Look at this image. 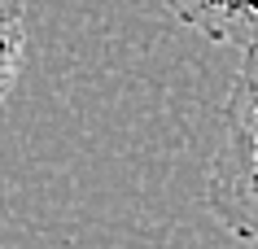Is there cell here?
I'll return each instance as SVG.
<instances>
[{
	"label": "cell",
	"mask_w": 258,
	"mask_h": 249,
	"mask_svg": "<svg viewBox=\"0 0 258 249\" xmlns=\"http://www.w3.org/2000/svg\"><path fill=\"white\" fill-rule=\"evenodd\" d=\"M206 210L232 236L258 245V140L236 127H223V144L210 157Z\"/></svg>",
	"instance_id": "6da1fadb"
},
{
	"label": "cell",
	"mask_w": 258,
	"mask_h": 249,
	"mask_svg": "<svg viewBox=\"0 0 258 249\" xmlns=\"http://www.w3.org/2000/svg\"><path fill=\"white\" fill-rule=\"evenodd\" d=\"M162 5L175 22L236 53L258 44V0H162Z\"/></svg>",
	"instance_id": "7a4b0ae2"
},
{
	"label": "cell",
	"mask_w": 258,
	"mask_h": 249,
	"mask_svg": "<svg viewBox=\"0 0 258 249\" xmlns=\"http://www.w3.org/2000/svg\"><path fill=\"white\" fill-rule=\"evenodd\" d=\"M223 127H236L258 140V44L241 48V66L232 74L228 105H223Z\"/></svg>",
	"instance_id": "3957f363"
},
{
	"label": "cell",
	"mask_w": 258,
	"mask_h": 249,
	"mask_svg": "<svg viewBox=\"0 0 258 249\" xmlns=\"http://www.w3.org/2000/svg\"><path fill=\"white\" fill-rule=\"evenodd\" d=\"M27 5L22 0H0V101L14 92L22 74V53H27Z\"/></svg>",
	"instance_id": "277c9868"
}]
</instances>
